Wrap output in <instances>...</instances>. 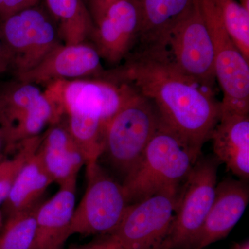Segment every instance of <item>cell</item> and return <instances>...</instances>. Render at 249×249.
<instances>
[{
	"label": "cell",
	"mask_w": 249,
	"mask_h": 249,
	"mask_svg": "<svg viewBox=\"0 0 249 249\" xmlns=\"http://www.w3.org/2000/svg\"><path fill=\"white\" fill-rule=\"evenodd\" d=\"M234 43L249 62V11L235 0H214Z\"/></svg>",
	"instance_id": "20"
},
{
	"label": "cell",
	"mask_w": 249,
	"mask_h": 249,
	"mask_svg": "<svg viewBox=\"0 0 249 249\" xmlns=\"http://www.w3.org/2000/svg\"><path fill=\"white\" fill-rule=\"evenodd\" d=\"M214 54L216 79L222 90V113L249 114V62L236 47L214 0H199Z\"/></svg>",
	"instance_id": "6"
},
{
	"label": "cell",
	"mask_w": 249,
	"mask_h": 249,
	"mask_svg": "<svg viewBox=\"0 0 249 249\" xmlns=\"http://www.w3.org/2000/svg\"><path fill=\"white\" fill-rule=\"evenodd\" d=\"M211 139L215 157L242 181L249 178V115L222 113Z\"/></svg>",
	"instance_id": "15"
},
{
	"label": "cell",
	"mask_w": 249,
	"mask_h": 249,
	"mask_svg": "<svg viewBox=\"0 0 249 249\" xmlns=\"http://www.w3.org/2000/svg\"><path fill=\"white\" fill-rule=\"evenodd\" d=\"M235 249H249V242L237 245V247H235Z\"/></svg>",
	"instance_id": "28"
},
{
	"label": "cell",
	"mask_w": 249,
	"mask_h": 249,
	"mask_svg": "<svg viewBox=\"0 0 249 249\" xmlns=\"http://www.w3.org/2000/svg\"><path fill=\"white\" fill-rule=\"evenodd\" d=\"M0 33L16 76L35 67L62 44L53 18L38 4L1 19Z\"/></svg>",
	"instance_id": "8"
},
{
	"label": "cell",
	"mask_w": 249,
	"mask_h": 249,
	"mask_svg": "<svg viewBox=\"0 0 249 249\" xmlns=\"http://www.w3.org/2000/svg\"><path fill=\"white\" fill-rule=\"evenodd\" d=\"M39 3L40 0H0V20Z\"/></svg>",
	"instance_id": "22"
},
{
	"label": "cell",
	"mask_w": 249,
	"mask_h": 249,
	"mask_svg": "<svg viewBox=\"0 0 249 249\" xmlns=\"http://www.w3.org/2000/svg\"><path fill=\"white\" fill-rule=\"evenodd\" d=\"M101 57L94 46L88 42L61 45L38 65L16 76L19 81L34 85L49 84L65 79H79L103 73Z\"/></svg>",
	"instance_id": "10"
},
{
	"label": "cell",
	"mask_w": 249,
	"mask_h": 249,
	"mask_svg": "<svg viewBox=\"0 0 249 249\" xmlns=\"http://www.w3.org/2000/svg\"><path fill=\"white\" fill-rule=\"evenodd\" d=\"M87 187L75 208L70 235H110L119 227L129 202L122 183L98 161L86 165Z\"/></svg>",
	"instance_id": "7"
},
{
	"label": "cell",
	"mask_w": 249,
	"mask_h": 249,
	"mask_svg": "<svg viewBox=\"0 0 249 249\" xmlns=\"http://www.w3.org/2000/svg\"><path fill=\"white\" fill-rule=\"evenodd\" d=\"M249 201L247 181L227 179L217 185L213 203L193 249H203L225 238L245 213Z\"/></svg>",
	"instance_id": "12"
},
{
	"label": "cell",
	"mask_w": 249,
	"mask_h": 249,
	"mask_svg": "<svg viewBox=\"0 0 249 249\" xmlns=\"http://www.w3.org/2000/svg\"><path fill=\"white\" fill-rule=\"evenodd\" d=\"M71 249H124L111 235H103V238L93 241L87 245L78 246Z\"/></svg>",
	"instance_id": "23"
},
{
	"label": "cell",
	"mask_w": 249,
	"mask_h": 249,
	"mask_svg": "<svg viewBox=\"0 0 249 249\" xmlns=\"http://www.w3.org/2000/svg\"><path fill=\"white\" fill-rule=\"evenodd\" d=\"M1 213H0V227H1Z\"/></svg>",
	"instance_id": "29"
},
{
	"label": "cell",
	"mask_w": 249,
	"mask_h": 249,
	"mask_svg": "<svg viewBox=\"0 0 249 249\" xmlns=\"http://www.w3.org/2000/svg\"><path fill=\"white\" fill-rule=\"evenodd\" d=\"M201 155L161 122L138 163L122 185L129 204L169 188H179Z\"/></svg>",
	"instance_id": "2"
},
{
	"label": "cell",
	"mask_w": 249,
	"mask_h": 249,
	"mask_svg": "<svg viewBox=\"0 0 249 249\" xmlns=\"http://www.w3.org/2000/svg\"><path fill=\"white\" fill-rule=\"evenodd\" d=\"M47 3L64 45L85 43L92 38L95 24L83 0H47Z\"/></svg>",
	"instance_id": "18"
},
{
	"label": "cell",
	"mask_w": 249,
	"mask_h": 249,
	"mask_svg": "<svg viewBox=\"0 0 249 249\" xmlns=\"http://www.w3.org/2000/svg\"><path fill=\"white\" fill-rule=\"evenodd\" d=\"M150 50L164 58L178 71L214 88L216 81L213 46L199 0Z\"/></svg>",
	"instance_id": "3"
},
{
	"label": "cell",
	"mask_w": 249,
	"mask_h": 249,
	"mask_svg": "<svg viewBox=\"0 0 249 249\" xmlns=\"http://www.w3.org/2000/svg\"><path fill=\"white\" fill-rule=\"evenodd\" d=\"M92 39L101 58L117 63L135 47L139 30V12L135 0H119L94 23Z\"/></svg>",
	"instance_id": "11"
},
{
	"label": "cell",
	"mask_w": 249,
	"mask_h": 249,
	"mask_svg": "<svg viewBox=\"0 0 249 249\" xmlns=\"http://www.w3.org/2000/svg\"><path fill=\"white\" fill-rule=\"evenodd\" d=\"M139 12L138 50L156 45L188 11L193 0H135ZM135 45V46H136Z\"/></svg>",
	"instance_id": "16"
},
{
	"label": "cell",
	"mask_w": 249,
	"mask_h": 249,
	"mask_svg": "<svg viewBox=\"0 0 249 249\" xmlns=\"http://www.w3.org/2000/svg\"><path fill=\"white\" fill-rule=\"evenodd\" d=\"M11 70V57L0 33V76Z\"/></svg>",
	"instance_id": "25"
},
{
	"label": "cell",
	"mask_w": 249,
	"mask_h": 249,
	"mask_svg": "<svg viewBox=\"0 0 249 249\" xmlns=\"http://www.w3.org/2000/svg\"><path fill=\"white\" fill-rule=\"evenodd\" d=\"M126 58L111 76L147 98L161 122L201 155L222 114L214 88L178 71L152 51L137 50Z\"/></svg>",
	"instance_id": "1"
},
{
	"label": "cell",
	"mask_w": 249,
	"mask_h": 249,
	"mask_svg": "<svg viewBox=\"0 0 249 249\" xmlns=\"http://www.w3.org/2000/svg\"><path fill=\"white\" fill-rule=\"evenodd\" d=\"M217 157H199L178 193L169 235L160 249H193L215 196Z\"/></svg>",
	"instance_id": "5"
},
{
	"label": "cell",
	"mask_w": 249,
	"mask_h": 249,
	"mask_svg": "<svg viewBox=\"0 0 249 249\" xmlns=\"http://www.w3.org/2000/svg\"><path fill=\"white\" fill-rule=\"evenodd\" d=\"M42 135L26 139L18 145L16 155L0 161V204L7 197L11 187L26 163L38 150Z\"/></svg>",
	"instance_id": "21"
},
{
	"label": "cell",
	"mask_w": 249,
	"mask_h": 249,
	"mask_svg": "<svg viewBox=\"0 0 249 249\" xmlns=\"http://www.w3.org/2000/svg\"><path fill=\"white\" fill-rule=\"evenodd\" d=\"M239 1H240L239 3H240L245 9L249 11V0H239Z\"/></svg>",
	"instance_id": "27"
},
{
	"label": "cell",
	"mask_w": 249,
	"mask_h": 249,
	"mask_svg": "<svg viewBox=\"0 0 249 249\" xmlns=\"http://www.w3.org/2000/svg\"><path fill=\"white\" fill-rule=\"evenodd\" d=\"M160 124L155 106L135 90L108 124L101 157L125 178L138 163Z\"/></svg>",
	"instance_id": "4"
},
{
	"label": "cell",
	"mask_w": 249,
	"mask_h": 249,
	"mask_svg": "<svg viewBox=\"0 0 249 249\" xmlns=\"http://www.w3.org/2000/svg\"><path fill=\"white\" fill-rule=\"evenodd\" d=\"M178 188H169L129 204L110 234L124 249H160L169 235Z\"/></svg>",
	"instance_id": "9"
},
{
	"label": "cell",
	"mask_w": 249,
	"mask_h": 249,
	"mask_svg": "<svg viewBox=\"0 0 249 249\" xmlns=\"http://www.w3.org/2000/svg\"><path fill=\"white\" fill-rule=\"evenodd\" d=\"M83 1H84L85 3V2H87V1H88V0H83Z\"/></svg>",
	"instance_id": "30"
},
{
	"label": "cell",
	"mask_w": 249,
	"mask_h": 249,
	"mask_svg": "<svg viewBox=\"0 0 249 249\" xmlns=\"http://www.w3.org/2000/svg\"><path fill=\"white\" fill-rule=\"evenodd\" d=\"M76 181L60 186L36 214L35 237L31 249H62L70 235L76 208Z\"/></svg>",
	"instance_id": "13"
},
{
	"label": "cell",
	"mask_w": 249,
	"mask_h": 249,
	"mask_svg": "<svg viewBox=\"0 0 249 249\" xmlns=\"http://www.w3.org/2000/svg\"><path fill=\"white\" fill-rule=\"evenodd\" d=\"M41 204L6 217L0 233V249H31L35 237L36 214Z\"/></svg>",
	"instance_id": "19"
},
{
	"label": "cell",
	"mask_w": 249,
	"mask_h": 249,
	"mask_svg": "<svg viewBox=\"0 0 249 249\" xmlns=\"http://www.w3.org/2000/svg\"><path fill=\"white\" fill-rule=\"evenodd\" d=\"M53 182L40 156L36 152L18 175L3 202L5 215L7 217L40 204L41 197Z\"/></svg>",
	"instance_id": "17"
},
{
	"label": "cell",
	"mask_w": 249,
	"mask_h": 249,
	"mask_svg": "<svg viewBox=\"0 0 249 249\" xmlns=\"http://www.w3.org/2000/svg\"><path fill=\"white\" fill-rule=\"evenodd\" d=\"M13 150L10 146L7 135L4 129L0 125V160L2 159V155L4 152H7Z\"/></svg>",
	"instance_id": "26"
},
{
	"label": "cell",
	"mask_w": 249,
	"mask_h": 249,
	"mask_svg": "<svg viewBox=\"0 0 249 249\" xmlns=\"http://www.w3.org/2000/svg\"><path fill=\"white\" fill-rule=\"evenodd\" d=\"M119 0H88V8L92 18L93 22H96L106 12L108 8Z\"/></svg>",
	"instance_id": "24"
},
{
	"label": "cell",
	"mask_w": 249,
	"mask_h": 249,
	"mask_svg": "<svg viewBox=\"0 0 249 249\" xmlns=\"http://www.w3.org/2000/svg\"><path fill=\"white\" fill-rule=\"evenodd\" d=\"M37 153L53 182L60 186L76 181L78 173L86 164L84 154L68 127L58 122L42 134Z\"/></svg>",
	"instance_id": "14"
}]
</instances>
